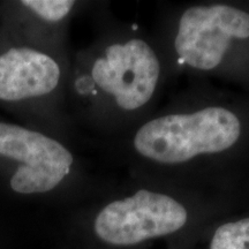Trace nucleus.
<instances>
[{
	"label": "nucleus",
	"instance_id": "obj_1",
	"mask_svg": "<svg viewBox=\"0 0 249 249\" xmlns=\"http://www.w3.org/2000/svg\"><path fill=\"white\" fill-rule=\"evenodd\" d=\"M75 158L48 133L0 118V187L17 196H39L68 179Z\"/></svg>",
	"mask_w": 249,
	"mask_h": 249
},
{
	"label": "nucleus",
	"instance_id": "obj_2",
	"mask_svg": "<svg viewBox=\"0 0 249 249\" xmlns=\"http://www.w3.org/2000/svg\"><path fill=\"white\" fill-rule=\"evenodd\" d=\"M240 133V121L234 113L211 107L149 121L136 133L134 147L149 160L179 164L198 155L227 150L238 141Z\"/></svg>",
	"mask_w": 249,
	"mask_h": 249
},
{
	"label": "nucleus",
	"instance_id": "obj_3",
	"mask_svg": "<svg viewBox=\"0 0 249 249\" xmlns=\"http://www.w3.org/2000/svg\"><path fill=\"white\" fill-rule=\"evenodd\" d=\"M62 67L50 50L0 28V108L36 129L42 103L60 88Z\"/></svg>",
	"mask_w": 249,
	"mask_h": 249
},
{
	"label": "nucleus",
	"instance_id": "obj_4",
	"mask_svg": "<svg viewBox=\"0 0 249 249\" xmlns=\"http://www.w3.org/2000/svg\"><path fill=\"white\" fill-rule=\"evenodd\" d=\"M160 61L144 40L130 39L104 50L73 81L76 96L86 97L98 90L113 96L118 107L132 111L143 107L154 95L160 79Z\"/></svg>",
	"mask_w": 249,
	"mask_h": 249
},
{
	"label": "nucleus",
	"instance_id": "obj_5",
	"mask_svg": "<svg viewBox=\"0 0 249 249\" xmlns=\"http://www.w3.org/2000/svg\"><path fill=\"white\" fill-rule=\"evenodd\" d=\"M187 222L183 205L171 196L140 189L111 202L95 218L96 235L113 246H132L177 232Z\"/></svg>",
	"mask_w": 249,
	"mask_h": 249
},
{
	"label": "nucleus",
	"instance_id": "obj_6",
	"mask_svg": "<svg viewBox=\"0 0 249 249\" xmlns=\"http://www.w3.org/2000/svg\"><path fill=\"white\" fill-rule=\"evenodd\" d=\"M249 37V14L227 5L194 6L180 18L176 51L196 70L210 71L223 60L232 38Z\"/></svg>",
	"mask_w": 249,
	"mask_h": 249
},
{
	"label": "nucleus",
	"instance_id": "obj_7",
	"mask_svg": "<svg viewBox=\"0 0 249 249\" xmlns=\"http://www.w3.org/2000/svg\"><path fill=\"white\" fill-rule=\"evenodd\" d=\"M249 218L227 223L214 232L210 249H248Z\"/></svg>",
	"mask_w": 249,
	"mask_h": 249
}]
</instances>
